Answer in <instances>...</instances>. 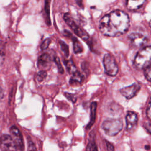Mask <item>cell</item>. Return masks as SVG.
I'll use <instances>...</instances> for the list:
<instances>
[{
  "mask_svg": "<svg viewBox=\"0 0 151 151\" xmlns=\"http://www.w3.org/2000/svg\"><path fill=\"white\" fill-rule=\"evenodd\" d=\"M128 39L132 46L136 48L145 46L148 41L147 37L138 32H132L130 34L128 35Z\"/></svg>",
  "mask_w": 151,
  "mask_h": 151,
  "instance_id": "cell-6",
  "label": "cell"
},
{
  "mask_svg": "<svg viewBox=\"0 0 151 151\" xmlns=\"http://www.w3.org/2000/svg\"><path fill=\"white\" fill-rule=\"evenodd\" d=\"M64 21L72 29L74 32L84 41H87L90 37L87 32L81 28L74 20L73 18L68 13H65L63 17Z\"/></svg>",
  "mask_w": 151,
  "mask_h": 151,
  "instance_id": "cell-4",
  "label": "cell"
},
{
  "mask_svg": "<svg viewBox=\"0 0 151 151\" xmlns=\"http://www.w3.org/2000/svg\"><path fill=\"white\" fill-rule=\"evenodd\" d=\"M0 147L2 151H17L10 135L3 134L0 137Z\"/></svg>",
  "mask_w": 151,
  "mask_h": 151,
  "instance_id": "cell-8",
  "label": "cell"
},
{
  "mask_svg": "<svg viewBox=\"0 0 151 151\" xmlns=\"http://www.w3.org/2000/svg\"><path fill=\"white\" fill-rule=\"evenodd\" d=\"M106 147H107V151H114V146L113 145L107 142V141H106Z\"/></svg>",
  "mask_w": 151,
  "mask_h": 151,
  "instance_id": "cell-28",
  "label": "cell"
},
{
  "mask_svg": "<svg viewBox=\"0 0 151 151\" xmlns=\"http://www.w3.org/2000/svg\"><path fill=\"white\" fill-rule=\"evenodd\" d=\"M137 121L138 118L137 114L134 111H128L126 116V130L130 133L133 132L136 129Z\"/></svg>",
  "mask_w": 151,
  "mask_h": 151,
  "instance_id": "cell-10",
  "label": "cell"
},
{
  "mask_svg": "<svg viewBox=\"0 0 151 151\" xmlns=\"http://www.w3.org/2000/svg\"><path fill=\"white\" fill-rule=\"evenodd\" d=\"M64 64L65 65L67 70L70 74H73L74 73H76L77 71L76 66L72 60H68L65 61Z\"/></svg>",
  "mask_w": 151,
  "mask_h": 151,
  "instance_id": "cell-17",
  "label": "cell"
},
{
  "mask_svg": "<svg viewBox=\"0 0 151 151\" xmlns=\"http://www.w3.org/2000/svg\"><path fill=\"white\" fill-rule=\"evenodd\" d=\"M140 86L137 83H134L129 86L123 87L120 90V92L123 96L127 99L134 97L140 89Z\"/></svg>",
  "mask_w": 151,
  "mask_h": 151,
  "instance_id": "cell-9",
  "label": "cell"
},
{
  "mask_svg": "<svg viewBox=\"0 0 151 151\" xmlns=\"http://www.w3.org/2000/svg\"><path fill=\"white\" fill-rule=\"evenodd\" d=\"M144 127L145 128V129L147 131V132L149 133H150V122L145 123L144 124Z\"/></svg>",
  "mask_w": 151,
  "mask_h": 151,
  "instance_id": "cell-30",
  "label": "cell"
},
{
  "mask_svg": "<svg viewBox=\"0 0 151 151\" xmlns=\"http://www.w3.org/2000/svg\"><path fill=\"white\" fill-rule=\"evenodd\" d=\"M151 49L150 46H146L141 49L136 55L133 61L134 67L142 70L150 65Z\"/></svg>",
  "mask_w": 151,
  "mask_h": 151,
  "instance_id": "cell-2",
  "label": "cell"
},
{
  "mask_svg": "<svg viewBox=\"0 0 151 151\" xmlns=\"http://www.w3.org/2000/svg\"><path fill=\"white\" fill-rule=\"evenodd\" d=\"M129 24V15L122 10L116 9L101 18L99 22V29L104 35L118 37L127 31Z\"/></svg>",
  "mask_w": 151,
  "mask_h": 151,
  "instance_id": "cell-1",
  "label": "cell"
},
{
  "mask_svg": "<svg viewBox=\"0 0 151 151\" xmlns=\"http://www.w3.org/2000/svg\"><path fill=\"white\" fill-rule=\"evenodd\" d=\"M150 114H151V113H150V102L149 101V103H148L147 107L146 109V116L149 120L150 119Z\"/></svg>",
  "mask_w": 151,
  "mask_h": 151,
  "instance_id": "cell-29",
  "label": "cell"
},
{
  "mask_svg": "<svg viewBox=\"0 0 151 151\" xmlns=\"http://www.w3.org/2000/svg\"><path fill=\"white\" fill-rule=\"evenodd\" d=\"M59 44H60V45L61 50L63 52L64 55L66 57H68L69 56V54H70L68 46L63 41H60Z\"/></svg>",
  "mask_w": 151,
  "mask_h": 151,
  "instance_id": "cell-20",
  "label": "cell"
},
{
  "mask_svg": "<svg viewBox=\"0 0 151 151\" xmlns=\"http://www.w3.org/2000/svg\"><path fill=\"white\" fill-rule=\"evenodd\" d=\"M4 96V91L2 90V88L0 87V100H1Z\"/></svg>",
  "mask_w": 151,
  "mask_h": 151,
  "instance_id": "cell-31",
  "label": "cell"
},
{
  "mask_svg": "<svg viewBox=\"0 0 151 151\" xmlns=\"http://www.w3.org/2000/svg\"><path fill=\"white\" fill-rule=\"evenodd\" d=\"M83 79V76L82 74L78 71L72 74L70 80V84L71 85H76L78 84L81 83Z\"/></svg>",
  "mask_w": 151,
  "mask_h": 151,
  "instance_id": "cell-16",
  "label": "cell"
},
{
  "mask_svg": "<svg viewBox=\"0 0 151 151\" xmlns=\"http://www.w3.org/2000/svg\"><path fill=\"white\" fill-rule=\"evenodd\" d=\"M51 40L50 38H46L41 44V49L42 50H45L46 49L48 48V47H49L50 44H51Z\"/></svg>",
  "mask_w": 151,
  "mask_h": 151,
  "instance_id": "cell-25",
  "label": "cell"
},
{
  "mask_svg": "<svg viewBox=\"0 0 151 151\" xmlns=\"http://www.w3.org/2000/svg\"><path fill=\"white\" fill-rule=\"evenodd\" d=\"M51 58L50 55L47 53L42 54L38 58V66L41 70L45 71L48 69L51 64Z\"/></svg>",
  "mask_w": 151,
  "mask_h": 151,
  "instance_id": "cell-11",
  "label": "cell"
},
{
  "mask_svg": "<svg viewBox=\"0 0 151 151\" xmlns=\"http://www.w3.org/2000/svg\"><path fill=\"white\" fill-rule=\"evenodd\" d=\"M101 128L106 134L113 136L117 134L122 130L123 123L120 119H109L103 122Z\"/></svg>",
  "mask_w": 151,
  "mask_h": 151,
  "instance_id": "cell-3",
  "label": "cell"
},
{
  "mask_svg": "<svg viewBox=\"0 0 151 151\" xmlns=\"http://www.w3.org/2000/svg\"><path fill=\"white\" fill-rule=\"evenodd\" d=\"M54 61L55 62V63L56 64L57 66V68L58 70V71L61 73V74H63L64 73V69L62 67V65L61 64L60 60L59 59V58L57 56L54 57Z\"/></svg>",
  "mask_w": 151,
  "mask_h": 151,
  "instance_id": "cell-23",
  "label": "cell"
},
{
  "mask_svg": "<svg viewBox=\"0 0 151 151\" xmlns=\"http://www.w3.org/2000/svg\"><path fill=\"white\" fill-rule=\"evenodd\" d=\"M96 109H97V103L96 101H93L91 103L90 106V120L89 123L86 126L87 129H89L93 125L96 120Z\"/></svg>",
  "mask_w": 151,
  "mask_h": 151,
  "instance_id": "cell-14",
  "label": "cell"
},
{
  "mask_svg": "<svg viewBox=\"0 0 151 151\" xmlns=\"http://www.w3.org/2000/svg\"><path fill=\"white\" fill-rule=\"evenodd\" d=\"M28 142V151H37V148L32 140L28 137L27 139Z\"/></svg>",
  "mask_w": 151,
  "mask_h": 151,
  "instance_id": "cell-24",
  "label": "cell"
},
{
  "mask_svg": "<svg viewBox=\"0 0 151 151\" xmlns=\"http://www.w3.org/2000/svg\"><path fill=\"white\" fill-rule=\"evenodd\" d=\"M47 73L46 72V71H44V70H41L40 71H39L37 74V81L38 82H41L42 81L47 77Z\"/></svg>",
  "mask_w": 151,
  "mask_h": 151,
  "instance_id": "cell-22",
  "label": "cell"
},
{
  "mask_svg": "<svg viewBox=\"0 0 151 151\" xmlns=\"http://www.w3.org/2000/svg\"><path fill=\"white\" fill-rule=\"evenodd\" d=\"M63 34L65 36H67V37H70V38H71V40L73 41V50L74 51V53L76 54H78V53H80L82 52L83 51V48L82 46V44L80 42V41H78V40L74 36H73L69 31L65 30L63 32Z\"/></svg>",
  "mask_w": 151,
  "mask_h": 151,
  "instance_id": "cell-12",
  "label": "cell"
},
{
  "mask_svg": "<svg viewBox=\"0 0 151 151\" xmlns=\"http://www.w3.org/2000/svg\"><path fill=\"white\" fill-rule=\"evenodd\" d=\"M146 1L144 0L139 1H127L126 6L129 10H137L141 8Z\"/></svg>",
  "mask_w": 151,
  "mask_h": 151,
  "instance_id": "cell-15",
  "label": "cell"
},
{
  "mask_svg": "<svg viewBox=\"0 0 151 151\" xmlns=\"http://www.w3.org/2000/svg\"><path fill=\"white\" fill-rule=\"evenodd\" d=\"M143 70L144 76H145L146 79L148 81H150V78H151L150 65H149L146 67L144 68Z\"/></svg>",
  "mask_w": 151,
  "mask_h": 151,
  "instance_id": "cell-21",
  "label": "cell"
},
{
  "mask_svg": "<svg viewBox=\"0 0 151 151\" xmlns=\"http://www.w3.org/2000/svg\"><path fill=\"white\" fill-rule=\"evenodd\" d=\"M5 55V45L4 41H0V66L2 65Z\"/></svg>",
  "mask_w": 151,
  "mask_h": 151,
  "instance_id": "cell-19",
  "label": "cell"
},
{
  "mask_svg": "<svg viewBox=\"0 0 151 151\" xmlns=\"http://www.w3.org/2000/svg\"><path fill=\"white\" fill-rule=\"evenodd\" d=\"M103 63L106 73L110 76H115L118 73V65L114 58L107 53L103 57Z\"/></svg>",
  "mask_w": 151,
  "mask_h": 151,
  "instance_id": "cell-5",
  "label": "cell"
},
{
  "mask_svg": "<svg viewBox=\"0 0 151 151\" xmlns=\"http://www.w3.org/2000/svg\"><path fill=\"white\" fill-rule=\"evenodd\" d=\"M64 96L71 101H72L73 103H76V100H77V98L76 97V96L74 94H71V93H64Z\"/></svg>",
  "mask_w": 151,
  "mask_h": 151,
  "instance_id": "cell-26",
  "label": "cell"
},
{
  "mask_svg": "<svg viewBox=\"0 0 151 151\" xmlns=\"http://www.w3.org/2000/svg\"><path fill=\"white\" fill-rule=\"evenodd\" d=\"M50 1H46L45 2V7H44V11L45 14V21L47 25H50L51 24V21L50 18Z\"/></svg>",
  "mask_w": 151,
  "mask_h": 151,
  "instance_id": "cell-18",
  "label": "cell"
},
{
  "mask_svg": "<svg viewBox=\"0 0 151 151\" xmlns=\"http://www.w3.org/2000/svg\"><path fill=\"white\" fill-rule=\"evenodd\" d=\"M10 133L11 134V137L17 149H19L20 151H23L24 149V145L22 134L19 129L15 126H12L10 128Z\"/></svg>",
  "mask_w": 151,
  "mask_h": 151,
  "instance_id": "cell-7",
  "label": "cell"
},
{
  "mask_svg": "<svg viewBox=\"0 0 151 151\" xmlns=\"http://www.w3.org/2000/svg\"><path fill=\"white\" fill-rule=\"evenodd\" d=\"M88 63L85 62V61L83 62L81 64V67H82L83 70L84 71V72L87 73H88Z\"/></svg>",
  "mask_w": 151,
  "mask_h": 151,
  "instance_id": "cell-27",
  "label": "cell"
},
{
  "mask_svg": "<svg viewBox=\"0 0 151 151\" xmlns=\"http://www.w3.org/2000/svg\"><path fill=\"white\" fill-rule=\"evenodd\" d=\"M95 133L94 130H92L89 134V139L86 147V151H98L95 141Z\"/></svg>",
  "mask_w": 151,
  "mask_h": 151,
  "instance_id": "cell-13",
  "label": "cell"
}]
</instances>
